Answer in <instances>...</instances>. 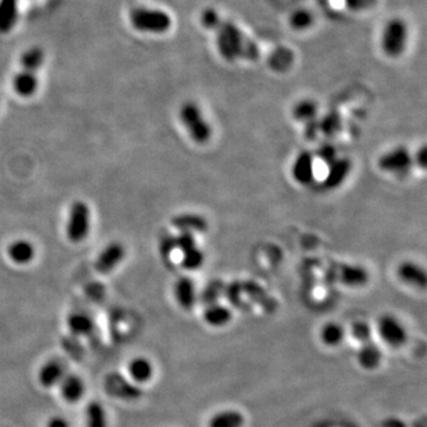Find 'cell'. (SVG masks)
Instances as JSON below:
<instances>
[{"mask_svg": "<svg viewBox=\"0 0 427 427\" xmlns=\"http://www.w3.org/2000/svg\"><path fill=\"white\" fill-rule=\"evenodd\" d=\"M129 22L140 33H164L172 24L171 17L159 8H136L129 13Z\"/></svg>", "mask_w": 427, "mask_h": 427, "instance_id": "cell-2", "label": "cell"}, {"mask_svg": "<svg viewBox=\"0 0 427 427\" xmlns=\"http://www.w3.org/2000/svg\"><path fill=\"white\" fill-rule=\"evenodd\" d=\"M65 374V367L60 360H51L45 362L38 371V381L45 388L58 386Z\"/></svg>", "mask_w": 427, "mask_h": 427, "instance_id": "cell-16", "label": "cell"}, {"mask_svg": "<svg viewBox=\"0 0 427 427\" xmlns=\"http://www.w3.org/2000/svg\"><path fill=\"white\" fill-rule=\"evenodd\" d=\"M408 25L399 18L389 20L383 29L381 47L389 57H398L405 51L408 45Z\"/></svg>", "mask_w": 427, "mask_h": 427, "instance_id": "cell-5", "label": "cell"}, {"mask_svg": "<svg viewBox=\"0 0 427 427\" xmlns=\"http://www.w3.org/2000/svg\"><path fill=\"white\" fill-rule=\"evenodd\" d=\"M316 157L319 158V161H322L323 163H325L327 166L331 164L335 159L339 158V150L330 143H325L319 146L317 151H316Z\"/></svg>", "mask_w": 427, "mask_h": 427, "instance_id": "cell-38", "label": "cell"}, {"mask_svg": "<svg viewBox=\"0 0 427 427\" xmlns=\"http://www.w3.org/2000/svg\"><path fill=\"white\" fill-rule=\"evenodd\" d=\"M182 125L196 144H206L213 137V126L207 120L201 107L194 101H186L178 112Z\"/></svg>", "mask_w": 427, "mask_h": 427, "instance_id": "cell-1", "label": "cell"}, {"mask_svg": "<svg viewBox=\"0 0 427 427\" xmlns=\"http://www.w3.org/2000/svg\"><path fill=\"white\" fill-rule=\"evenodd\" d=\"M245 417L236 410H225L214 414L210 419L209 427H243Z\"/></svg>", "mask_w": 427, "mask_h": 427, "instance_id": "cell-25", "label": "cell"}, {"mask_svg": "<svg viewBox=\"0 0 427 427\" xmlns=\"http://www.w3.org/2000/svg\"><path fill=\"white\" fill-rule=\"evenodd\" d=\"M45 50L40 47H33L25 50L23 55L20 56V65L23 67V70H28L31 73H36L38 69L45 63Z\"/></svg>", "mask_w": 427, "mask_h": 427, "instance_id": "cell-28", "label": "cell"}, {"mask_svg": "<svg viewBox=\"0 0 427 427\" xmlns=\"http://www.w3.org/2000/svg\"><path fill=\"white\" fill-rule=\"evenodd\" d=\"M58 386H60L61 394L67 403H77L85 394V382L79 375L65 374Z\"/></svg>", "mask_w": 427, "mask_h": 427, "instance_id": "cell-18", "label": "cell"}, {"mask_svg": "<svg viewBox=\"0 0 427 427\" xmlns=\"http://www.w3.org/2000/svg\"><path fill=\"white\" fill-rule=\"evenodd\" d=\"M413 161L418 164L420 168L425 169L427 164V150L426 146H421L415 156H413Z\"/></svg>", "mask_w": 427, "mask_h": 427, "instance_id": "cell-43", "label": "cell"}, {"mask_svg": "<svg viewBox=\"0 0 427 427\" xmlns=\"http://www.w3.org/2000/svg\"><path fill=\"white\" fill-rule=\"evenodd\" d=\"M47 427H70L68 419H65L62 415H55L51 419H49Z\"/></svg>", "mask_w": 427, "mask_h": 427, "instance_id": "cell-44", "label": "cell"}, {"mask_svg": "<svg viewBox=\"0 0 427 427\" xmlns=\"http://www.w3.org/2000/svg\"><path fill=\"white\" fill-rule=\"evenodd\" d=\"M8 257L16 265H28L36 257V248L33 242L18 239L8 245Z\"/></svg>", "mask_w": 427, "mask_h": 427, "instance_id": "cell-15", "label": "cell"}, {"mask_svg": "<svg viewBox=\"0 0 427 427\" xmlns=\"http://www.w3.org/2000/svg\"><path fill=\"white\" fill-rule=\"evenodd\" d=\"M314 23L312 13L304 8H299L294 11L290 17V24L296 30H307Z\"/></svg>", "mask_w": 427, "mask_h": 427, "instance_id": "cell-35", "label": "cell"}, {"mask_svg": "<svg viewBox=\"0 0 427 427\" xmlns=\"http://www.w3.org/2000/svg\"><path fill=\"white\" fill-rule=\"evenodd\" d=\"M171 225L179 232L193 234L204 233L209 226L204 216L195 213L178 214L171 220Z\"/></svg>", "mask_w": 427, "mask_h": 427, "instance_id": "cell-14", "label": "cell"}, {"mask_svg": "<svg viewBox=\"0 0 427 427\" xmlns=\"http://www.w3.org/2000/svg\"><path fill=\"white\" fill-rule=\"evenodd\" d=\"M18 19V1L0 0V33H8L13 30Z\"/></svg>", "mask_w": 427, "mask_h": 427, "instance_id": "cell-23", "label": "cell"}, {"mask_svg": "<svg viewBox=\"0 0 427 427\" xmlns=\"http://www.w3.org/2000/svg\"><path fill=\"white\" fill-rule=\"evenodd\" d=\"M319 105L311 99H303L298 101L292 108V117L299 122L307 124L309 121L319 119Z\"/></svg>", "mask_w": 427, "mask_h": 427, "instance_id": "cell-26", "label": "cell"}, {"mask_svg": "<svg viewBox=\"0 0 427 427\" xmlns=\"http://www.w3.org/2000/svg\"><path fill=\"white\" fill-rule=\"evenodd\" d=\"M201 22L203 26H206L209 30H215L218 28V25L221 22V18L218 16V13L213 10V8H207L201 15Z\"/></svg>", "mask_w": 427, "mask_h": 427, "instance_id": "cell-39", "label": "cell"}, {"mask_svg": "<svg viewBox=\"0 0 427 427\" xmlns=\"http://www.w3.org/2000/svg\"><path fill=\"white\" fill-rule=\"evenodd\" d=\"M319 134L328 138L336 137L342 129V117L337 111H330L319 119Z\"/></svg>", "mask_w": 427, "mask_h": 427, "instance_id": "cell-27", "label": "cell"}, {"mask_svg": "<svg viewBox=\"0 0 427 427\" xmlns=\"http://www.w3.org/2000/svg\"><path fill=\"white\" fill-rule=\"evenodd\" d=\"M104 387L111 396L124 401H137L144 395V392L134 381H129L119 373L107 375Z\"/></svg>", "mask_w": 427, "mask_h": 427, "instance_id": "cell-8", "label": "cell"}, {"mask_svg": "<svg viewBox=\"0 0 427 427\" xmlns=\"http://www.w3.org/2000/svg\"><path fill=\"white\" fill-rule=\"evenodd\" d=\"M13 86L15 92L19 97H33L38 89V79H37L36 74L28 72V70H22L13 77Z\"/></svg>", "mask_w": 427, "mask_h": 427, "instance_id": "cell-22", "label": "cell"}, {"mask_svg": "<svg viewBox=\"0 0 427 427\" xmlns=\"http://www.w3.org/2000/svg\"><path fill=\"white\" fill-rule=\"evenodd\" d=\"M204 262H206V254L198 246L182 253L181 265L186 270H200L204 265Z\"/></svg>", "mask_w": 427, "mask_h": 427, "instance_id": "cell-31", "label": "cell"}, {"mask_svg": "<svg viewBox=\"0 0 427 427\" xmlns=\"http://www.w3.org/2000/svg\"><path fill=\"white\" fill-rule=\"evenodd\" d=\"M215 33V40H216V47H218V53L221 55L227 62H234V61L239 58L238 55L235 53L233 47L229 43V40H227L226 36L218 30L215 29L214 30Z\"/></svg>", "mask_w": 427, "mask_h": 427, "instance_id": "cell-34", "label": "cell"}, {"mask_svg": "<svg viewBox=\"0 0 427 427\" xmlns=\"http://www.w3.org/2000/svg\"><path fill=\"white\" fill-rule=\"evenodd\" d=\"M86 426H108V419H107L105 408L99 401H92L86 408Z\"/></svg>", "mask_w": 427, "mask_h": 427, "instance_id": "cell-30", "label": "cell"}, {"mask_svg": "<svg viewBox=\"0 0 427 427\" xmlns=\"http://www.w3.org/2000/svg\"><path fill=\"white\" fill-rule=\"evenodd\" d=\"M339 278L346 287L357 289V287L367 285V282H369V273H368L367 268H364L361 265L349 264V265L342 266Z\"/></svg>", "mask_w": 427, "mask_h": 427, "instance_id": "cell-20", "label": "cell"}, {"mask_svg": "<svg viewBox=\"0 0 427 427\" xmlns=\"http://www.w3.org/2000/svg\"><path fill=\"white\" fill-rule=\"evenodd\" d=\"M343 1L351 11H364L373 8L378 0H343Z\"/></svg>", "mask_w": 427, "mask_h": 427, "instance_id": "cell-41", "label": "cell"}, {"mask_svg": "<svg viewBox=\"0 0 427 427\" xmlns=\"http://www.w3.org/2000/svg\"><path fill=\"white\" fill-rule=\"evenodd\" d=\"M92 227V213L88 204L83 201L74 202L69 209L65 225L67 238L74 243L85 241Z\"/></svg>", "mask_w": 427, "mask_h": 427, "instance_id": "cell-3", "label": "cell"}, {"mask_svg": "<svg viewBox=\"0 0 427 427\" xmlns=\"http://www.w3.org/2000/svg\"><path fill=\"white\" fill-rule=\"evenodd\" d=\"M322 342L328 347H337L346 337V330L339 323H327L319 332Z\"/></svg>", "mask_w": 427, "mask_h": 427, "instance_id": "cell-29", "label": "cell"}, {"mask_svg": "<svg viewBox=\"0 0 427 427\" xmlns=\"http://www.w3.org/2000/svg\"><path fill=\"white\" fill-rule=\"evenodd\" d=\"M293 63V55L289 49L282 48L275 50L270 58L271 68L282 73L290 68Z\"/></svg>", "mask_w": 427, "mask_h": 427, "instance_id": "cell-32", "label": "cell"}, {"mask_svg": "<svg viewBox=\"0 0 427 427\" xmlns=\"http://www.w3.org/2000/svg\"><path fill=\"white\" fill-rule=\"evenodd\" d=\"M174 294L176 302L183 310H193L198 300V289L190 277H181L175 282Z\"/></svg>", "mask_w": 427, "mask_h": 427, "instance_id": "cell-12", "label": "cell"}, {"mask_svg": "<svg viewBox=\"0 0 427 427\" xmlns=\"http://www.w3.org/2000/svg\"><path fill=\"white\" fill-rule=\"evenodd\" d=\"M125 257V246L119 241L111 242L99 253L94 267L99 273H109L120 265Z\"/></svg>", "mask_w": 427, "mask_h": 427, "instance_id": "cell-9", "label": "cell"}, {"mask_svg": "<svg viewBox=\"0 0 427 427\" xmlns=\"http://www.w3.org/2000/svg\"><path fill=\"white\" fill-rule=\"evenodd\" d=\"M396 273L400 280H403L410 287H417V289H425L426 287V272L417 262L408 261V260L401 262L398 266Z\"/></svg>", "mask_w": 427, "mask_h": 427, "instance_id": "cell-13", "label": "cell"}, {"mask_svg": "<svg viewBox=\"0 0 427 427\" xmlns=\"http://www.w3.org/2000/svg\"><path fill=\"white\" fill-rule=\"evenodd\" d=\"M225 293V287L223 282L220 280H214V282H208L207 287L203 289L202 293L200 294L202 302L207 305L218 303V299L221 297L222 294Z\"/></svg>", "mask_w": 427, "mask_h": 427, "instance_id": "cell-33", "label": "cell"}, {"mask_svg": "<svg viewBox=\"0 0 427 427\" xmlns=\"http://www.w3.org/2000/svg\"><path fill=\"white\" fill-rule=\"evenodd\" d=\"M154 364L149 359L138 356L129 363V374L134 383H146L154 376Z\"/></svg>", "mask_w": 427, "mask_h": 427, "instance_id": "cell-21", "label": "cell"}, {"mask_svg": "<svg viewBox=\"0 0 427 427\" xmlns=\"http://www.w3.org/2000/svg\"><path fill=\"white\" fill-rule=\"evenodd\" d=\"M175 245H176V250L184 253L186 250L198 247V240H196L195 234L189 233V232H179V234L175 236Z\"/></svg>", "mask_w": 427, "mask_h": 427, "instance_id": "cell-37", "label": "cell"}, {"mask_svg": "<svg viewBox=\"0 0 427 427\" xmlns=\"http://www.w3.org/2000/svg\"><path fill=\"white\" fill-rule=\"evenodd\" d=\"M414 164L413 156L406 146H396L379 158L378 166L383 172L403 176L408 174Z\"/></svg>", "mask_w": 427, "mask_h": 427, "instance_id": "cell-6", "label": "cell"}, {"mask_svg": "<svg viewBox=\"0 0 427 427\" xmlns=\"http://www.w3.org/2000/svg\"><path fill=\"white\" fill-rule=\"evenodd\" d=\"M304 136H305L307 139H310V140H314V139L319 137V119L309 121L307 124H304Z\"/></svg>", "mask_w": 427, "mask_h": 427, "instance_id": "cell-42", "label": "cell"}, {"mask_svg": "<svg viewBox=\"0 0 427 427\" xmlns=\"http://www.w3.org/2000/svg\"><path fill=\"white\" fill-rule=\"evenodd\" d=\"M378 334L383 342L393 348L403 347L408 341V330L394 314H385L378 321Z\"/></svg>", "mask_w": 427, "mask_h": 427, "instance_id": "cell-7", "label": "cell"}, {"mask_svg": "<svg viewBox=\"0 0 427 427\" xmlns=\"http://www.w3.org/2000/svg\"><path fill=\"white\" fill-rule=\"evenodd\" d=\"M351 334L360 343L369 342L373 336V329L367 322H355L351 325Z\"/></svg>", "mask_w": 427, "mask_h": 427, "instance_id": "cell-36", "label": "cell"}, {"mask_svg": "<svg viewBox=\"0 0 427 427\" xmlns=\"http://www.w3.org/2000/svg\"><path fill=\"white\" fill-rule=\"evenodd\" d=\"M67 327L72 334L76 336H87L94 329V321L89 314L74 312L67 319Z\"/></svg>", "mask_w": 427, "mask_h": 427, "instance_id": "cell-24", "label": "cell"}, {"mask_svg": "<svg viewBox=\"0 0 427 427\" xmlns=\"http://www.w3.org/2000/svg\"><path fill=\"white\" fill-rule=\"evenodd\" d=\"M176 250V245H175V236L172 235H166L161 239L159 243V252L163 258H170L171 254Z\"/></svg>", "mask_w": 427, "mask_h": 427, "instance_id": "cell-40", "label": "cell"}, {"mask_svg": "<svg viewBox=\"0 0 427 427\" xmlns=\"http://www.w3.org/2000/svg\"><path fill=\"white\" fill-rule=\"evenodd\" d=\"M203 319L210 327H226L233 319V312L226 305L220 304L218 302L214 303V304L207 305L206 309L203 311Z\"/></svg>", "mask_w": 427, "mask_h": 427, "instance_id": "cell-19", "label": "cell"}, {"mask_svg": "<svg viewBox=\"0 0 427 427\" xmlns=\"http://www.w3.org/2000/svg\"><path fill=\"white\" fill-rule=\"evenodd\" d=\"M227 40H229L230 45L233 47L235 53L239 58H243L247 61H258L260 58V49L258 45L242 33L241 29L229 22V20H222L218 28Z\"/></svg>", "mask_w": 427, "mask_h": 427, "instance_id": "cell-4", "label": "cell"}, {"mask_svg": "<svg viewBox=\"0 0 427 427\" xmlns=\"http://www.w3.org/2000/svg\"><path fill=\"white\" fill-rule=\"evenodd\" d=\"M360 366L366 371H374L379 367L382 361V351L373 341L362 343L356 355Z\"/></svg>", "mask_w": 427, "mask_h": 427, "instance_id": "cell-17", "label": "cell"}, {"mask_svg": "<svg viewBox=\"0 0 427 427\" xmlns=\"http://www.w3.org/2000/svg\"><path fill=\"white\" fill-rule=\"evenodd\" d=\"M353 170V161L347 157H339L328 166V171L323 178V189L331 191L342 186L347 178L351 176Z\"/></svg>", "mask_w": 427, "mask_h": 427, "instance_id": "cell-10", "label": "cell"}, {"mask_svg": "<svg viewBox=\"0 0 427 427\" xmlns=\"http://www.w3.org/2000/svg\"><path fill=\"white\" fill-rule=\"evenodd\" d=\"M291 175L300 186H310L314 181V154L310 151H302L294 158L291 166Z\"/></svg>", "mask_w": 427, "mask_h": 427, "instance_id": "cell-11", "label": "cell"}, {"mask_svg": "<svg viewBox=\"0 0 427 427\" xmlns=\"http://www.w3.org/2000/svg\"><path fill=\"white\" fill-rule=\"evenodd\" d=\"M382 427H408L406 423L403 420L396 418V417H391L382 421Z\"/></svg>", "mask_w": 427, "mask_h": 427, "instance_id": "cell-45", "label": "cell"}]
</instances>
